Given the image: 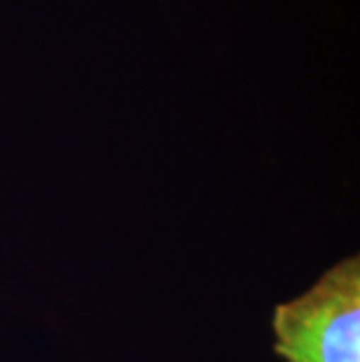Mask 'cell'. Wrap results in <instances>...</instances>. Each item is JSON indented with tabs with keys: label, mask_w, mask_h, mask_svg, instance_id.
Here are the masks:
<instances>
[{
	"label": "cell",
	"mask_w": 360,
	"mask_h": 362,
	"mask_svg": "<svg viewBox=\"0 0 360 362\" xmlns=\"http://www.w3.org/2000/svg\"><path fill=\"white\" fill-rule=\"evenodd\" d=\"M274 351L286 362H360V257L330 267L274 309Z\"/></svg>",
	"instance_id": "cell-1"
}]
</instances>
